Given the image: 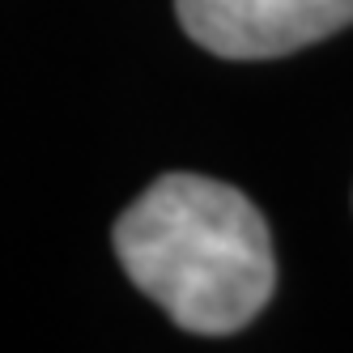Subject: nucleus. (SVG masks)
Masks as SVG:
<instances>
[{
  "instance_id": "f03ea898",
  "label": "nucleus",
  "mask_w": 353,
  "mask_h": 353,
  "mask_svg": "<svg viewBox=\"0 0 353 353\" xmlns=\"http://www.w3.org/2000/svg\"><path fill=\"white\" fill-rule=\"evenodd\" d=\"M183 30L221 60H276L353 21V0H174Z\"/></svg>"
},
{
  "instance_id": "f257e3e1",
  "label": "nucleus",
  "mask_w": 353,
  "mask_h": 353,
  "mask_svg": "<svg viewBox=\"0 0 353 353\" xmlns=\"http://www.w3.org/2000/svg\"><path fill=\"white\" fill-rule=\"evenodd\" d=\"M128 281L196 336H230L276 285L272 234L251 200L205 174H162L115 221Z\"/></svg>"
}]
</instances>
